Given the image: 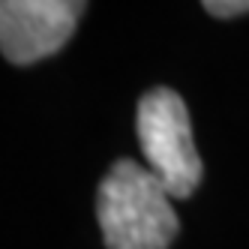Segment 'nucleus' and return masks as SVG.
<instances>
[{"mask_svg":"<svg viewBox=\"0 0 249 249\" xmlns=\"http://www.w3.org/2000/svg\"><path fill=\"white\" fill-rule=\"evenodd\" d=\"M96 219L108 249H168L177 237L171 195L132 159H120L102 177Z\"/></svg>","mask_w":249,"mask_h":249,"instance_id":"f257e3e1","label":"nucleus"},{"mask_svg":"<svg viewBox=\"0 0 249 249\" xmlns=\"http://www.w3.org/2000/svg\"><path fill=\"white\" fill-rule=\"evenodd\" d=\"M135 126L147 171L171 198H189L201 183V156L195 150L186 102L168 87H156L141 96Z\"/></svg>","mask_w":249,"mask_h":249,"instance_id":"f03ea898","label":"nucleus"},{"mask_svg":"<svg viewBox=\"0 0 249 249\" xmlns=\"http://www.w3.org/2000/svg\"><path fill=\"white\" fill-rule=\"evenodd\" d=\"M87 3L72 0H0V51L27 66L60 51Z\"/></svg>","mask_w":249,"mask_h":249,"instance_id":"7ed1b4c3","label":"nucleus"},{"mask_svg":"<svg viewBox=\"0 0 249 249\" xmlns=\"http://www.w3.org/2000/svg\"><path fill=\"white\" fill-rule=\"evenodd\" d=\"M204 9L216 18H234V15L249 12V0H207Z\"/></svg>","mask_w":249,"mask_h":249,"instance_id":"20e7f679","label":"nucleus"}]
</instances>
